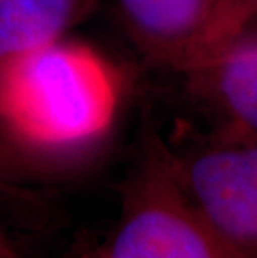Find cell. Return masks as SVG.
I'll return each mask as SVG.
<instances>
[{"label":"cell","mask_w":257,"mask_h":258,"mask_svg":"<svg viewBox=\"0 0 257 258\" xmlns=\"http://www.w3.org/2000/svg\"><path fill=\"white\" fill-rule=\"evenodd\" d=\"M117 100L111 67L84 45L54 42L0 62V120L27 144L59 148L95 139Z\"/></svg>","instance_id":"cell-1"},{"label":"cell","mask_w":257,"mask_h":258,"mask_svg":"<svg viewBox=\"0 0 257 258\" xmlns=\"http://www.w3.org/2000/svg\"><path fill=\"white\" fill-rule=\"evenodd\" d=\"M222 258H257V144L200 148L171 165Z\"/></svg>","instance_id":"cell-2"},{"label":"cell","mask_w":257,"mask_h":258,"mask_svg":"<svg viewBox=\"0 0 257 258\" xmlns=\"http://www.w3.org/2000/svg\"><path fill=\"white\" fill-rule=\"evenodd\" d=\"M150 55L194 72L254 24L244 0H117Z\"/></svg>","instance_id":"cell-3"},{"label":"cell","mask_w":257,"mask_h":258,"mask_svg":"<svg viewBox=\"0 0 257 258\" xmlns=\"http://www.w3.org/2000/svg\"><path fill=\"white\" fill-rule=\"evenodd\" d=\"M99 258H222L214 238L161 162L135 186L111 243Z\"/></svg>","instance_id":"cell-4"},{"label":"cell","mask_w":257,"mask_h":258,"mask_svg":"<svg viewBox=\"0 0 257 258\" xmlns=\"http://www.w3.org/2000/svg\"><path fill=\"white\" fill-rule=\"evenodd\" d=\"M189 75L226 118L257 137V35L244 32Z\"/></svg>","instance_id":"cell-5"},{"label":"cell","mask_w":257,"mask_h":258,"mask_svg":"<svg viewBox=\"0 0 257 258\" xmlns=\"http://www.w3.org/2000/svg\"><path fill=\"white\" fill-rule=\"evenodd\" d=\"M77 0H0V62L54 43Z\"/></svg>","instance_id":"cell-6"},{"label":"cell","mask_w":257,"mask_h":258,"mask_svg":"<svg viewBox=\"0 0 257 258\" xmlns=\"http://www.w3.org/2000/svg\"><path fill=\"white\" fill-rule=\"evenodd\" d=\"M0 258H22V256L0 237Z\"/></svg>","instance_id":"cell-7"},{"label":"cell","mask_w":257,"mask_h":258,"mask_svg":"<svg viewBox=\"0 0 257 258\" xmlns=\"http://www.w3.org/2000/svg\"><path fill=\"white\" fill-rule=\"evenodd\" d=\"M244 4H245V7L249 9V12L252 14L254 22H255V19H257V0H244Z\"/></svg>","instance_id":"cell-8"},{"label":"cell","mask_w":257,"mask_h":258,"mask_svg":"<svg viewBox=\"0 0 257 258\" xmlns=\"http://www.w3.org/2000/svg\"><path fill=\"white\" fill-rule=\"evenodd\" d=\"M254 24H257V19H255V22H254Z\"/></svg>","instance_id":"cell-9"}]
</instances>
